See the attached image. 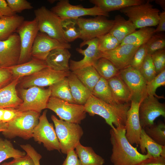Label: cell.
Listing matches in <instances>:
<instances>
[{
	"mask_svg": "<svg viewBox=\"0 0 165 165\" xmlns=\"http://www.w3.org/2000/svg\"><path fill=\"white\" fill-rule=\"evenodd\" d=\"M125 126L120 125L110 130L112 145L110 160L113 165H137L143 160L151 157L142 154L128 142L125 136Z\"/></svg>",
	"mask_w": 165,
	"mask_h": 165,
	"instance_id": "6da1fadb",
	"label": "cell"
},
{
	"mask_svg": "<svg viewBox=\"0 0 165 165\" xmlns=\"http://www.w3.org/2000/svg\"><path fill=\"white\" fill-rule=\"evenodd\" d=\"M130 103L110 104L91 95L84 105L90 115H98L105 120L111 128L125 126Z\"/></svg>",
	"mask_w": 165,
	"mask_h": 165,
	"instance_id": "7a4b0ae2",
	"label": "cell"
},
{
	"mask_svg": "<svg viewBox=\"0 0 165 165\" xmlns=\"http://www.w3.org/2000/svg\"><path fill=\"white\" fill-rule=\"evenodd\" d=\"M51 119L55 127V131L58 139L61 152L67 154L70 151L74 150L80 143L83 131L79 124L70 123L58 119L54 115Z\"/></svg>",
	"mask_w": 165,
	"mask_h": 165,
	"instance_id": "3957f363",
	"label": "cell"
},
{
	"mask_svg": "<svg viewBox=\"0 0 165 165\" xmlns=\"http://www.w3.org/2000/svg\"><path fill=\"white\" fill-rule=\"evenodd\" d=\"M40 113L33 111L22 112L7 123L5 130L2 132L6 138L12 139L18 137L25 140L32 138L33 131L39 121Z\"/></svg>",
	"mask_w": 165,
	"mask_h": 165,
	"instance_id": "277c9868",
	"label": "cell"
},
{
	"mask_svg": "<svg viewBox=\"0 0 165 165\" xmlns=\"http://www.w3.org/2000/svg\"><path fill=\"white\" fill-rule=\"evenodd\" d=\"M127 16L136 28L157 25L160 10L153 7L149 0L142 3L126 7L120 10Z\"/></svg>",
	"mask_w": 165,
	"mask_h": 165,
	"instance_id": "5b68a950",
	"label": "cell"
},
{
	"mask_svg": "<svg viewBox=\"0 0 165 165\" xmlns=\"http://www.w3.org/2000/svg\"><path fill=\"white\" fill-rule=\"evenodd\" d=\"M20 93L23 102L16 109L21 112L33 111L39 113L46 108L51 94L49 88L44 89L35 86L21 89Z\"/></svg>",
	"mask_w": 165,
	"mask_h": 165,
	"instance_id": "8992f818",
	"label": "cell"
},
{
	"mask_svg": "<svg viewBox=\"0 0 165 165\" xmlns=\"http://www.w3.org/2000/svg\"><path fill=\"white\" fill-rule=\"evenodd\" d=\"M34 12L40 32L61 42L67 43L64 36L60 18L45 6L37 8Z\"/></svg>",
	"mask_w": 165,
	"mask_h": 165,
	"instance_id": "52a82bcc",
	"label": "cell"
},
{
	"mask_svg": "<svg viewBox=\"0 0 165 165\" xmlns=\"http://www.w3.org/2000/svg\"><path fill=\"white\" fill-rule=\"evenodd\" d=\"M79 38L86 41L98 38L109 33L114 24V20L105 16H97L94 18L80 17L77 19Z\"/></svg>",
	"mask_w": 165,
	"mask_h": 165,
	"instance_id": "ba28073f",
	"label": "cell"
},
{
	"mask_svg": "<svg viewBox=\"0 0 165 165\" xmlns=\"http://www.w3.org/2000/svg\"><path fill=\"white\" fill-rule=\"evenodd\" d=\"M46 108L54 112L60 119L70 123L79 124L86 117L84 105L70 103L52 96Z\"/></svg>",
	"mask_w": 165,
	"mask_h": 165,
	"instance_id": "9c48e42d",
	"label": "cell"
},
{
	"mask_svg": "<svg viewBox=\"0 0 165 165\" xmlns=\"http://www.w3.org/2000/svg\"><path fill=\"white\" fill-rule=\"evenodd\" d=\"M45 110L39 118L38 124L34 129L32 138L39 144L42 143L49 151L57 150L60 152V143L53 124L48 121Z\"/></svg>",
	"mask_w": 165,
	"mask_h": 165,
	"instance_id": "30bf717a",
	"label": "cell"
},
{
	"mask_svg": "<svg viewBox=\"0 0 165 165\" xmlns=\"http://www.w3.org/2000/svg\"><path fill=\"white\" fill-rule=\"evenodd\" d=\"M61 19H72L77 20L85 16H103L108 17L106 13L95 6L90 8L84 7L81 5L71 4L68 0H61L50 10Z\"/></svg>",
	"mask_w": 165,
	"mask_h": 165,
	"instance_id": "8fae6325",
	"label": "cell"
},
{
	"mask_svg": "<svg viewBox=\"0 0 165 165\" xmlns=\"http://www.w3.org/2000/svg\"><path fill=\"white\" fill-rule=\"evenodd\" d=\"M119 75L130 92L131 101L140 103L148 95L147 82L139 70L129 66L119 70Z\"/></svg>",
	"mask_w": 165,
	"mask_h": 165,
	"instance_id": "7c38bea8",
	"label": "cell"
},
{
	"mask_svg": "<svg viewBox=\"0 0 165 165\" xmlns=\"http://www.w3.org/2000/svg\"><path fill=\"white\" fill-rule=\"evenodd\" d=\"M39 30L35 18L31 20H24L16 32L19 35L20 42L21 52L18 64L28 61L33 44Z\"/></svg>",
	"mask_w": 165,
	"mask_h": 165,
	"instance_id": "4fadbf2b",
	"label": "cell"
},
{
	"mask_svg": "<svg viewBox=\"0 0 165 165\" xmlns=\"http://www.w3.org/2000/svg\"><path fill=\"white\" fill-rule=\"evenodd\" d=\"M138 114L142 128L149 127L154 124L157 117H165V105L155 96L147 95L140 103Z\"/></svg>",
	"mask_w": 165,
	"mask_h": 165,
	"instance_id": "5bb4252c",
	"label": "cell"
},
{
	"mask_svg": "<svg viewBox=\"0 0 165 165\" xmlns=\"http://www.w3.org/2000/svg\"><path fill=\"white\" fill-rule=\"evenodd\" d=\"M71 72L56 71L47 67L27 76L20 85L24 89L34 86L41 87L50 86L68 77Z\"/></svg>",
	"mask_w": 165,
	"mask_h": 165,
	"instance_id": "9a60e30c",
	"label": "cell"
},
{
	"mask_svg": "<svg viewBox=\"0 0 165 165\" xmlns=\"http://www.w3.org/2000/svg\"><path fill=\"white\" fill-rule=\"evenodd\" d=\"M98 42L97 38L82 41L80 44V48H77L76 50L84 57L79 61L70 60L69 64L70 70L73 72L87 67L93 66L101 58V52L99 49Z\"/></svg>",
	"mask_w": 165,
	"mask_h": 165,
	"instance_id": "2e32d148",
	"label": "cell"
},
{
	"mask_svg": "<svg viewBox=\"0 0 165 165\" xmlns=\"http://www.w3.org/2000/svg\"><path fill=\"white\" fill-rule=\"evenodd\" d=\"M20 52V38L16 32L0 41V67L6 68L18 64Z\"/></svg>",
	"mask_w": 165,
	"mask_h": 165,
	"instance_id": "e0dca14e",
	"label": "cell"
},
{
	"mask_svg": "<svg viewBox=\"0 0 165 165\" xmlns=\"http://www.w3.org/2000/svg\"><path fill=\"white\" fill-rule=\"evenodd\" d=\"M58 48L68 49L71 48V45L69 43L61 42L46 34L39 32L34 42L31 53V57L45 61L50 52Z\"/></svg>",
	"mask_w": 165,
	"mask_h": 165,
	"instance_id": "ac0fdd59",
	"label": "cell"
},
{
	"mask_svg": "<svg viewBox=\"0 0 165 165\" xmlns=\"http://www.w3.org/2000/svg\"><path fill=\"white\" fill-rule=\"evenodd\" d=\"M138 48L130 45L120 44L114 50L101 52V56L109 60L120 70L130 66Z\"/></svg>",
	"mask_w": 165,
	"mask_h": 165,
	"instance_id": "d6986e66",
	"label": "cell"
},
{
	"mask_svg": "<svg viewBox=\"0 0 165 165\" xmlns=\"http://www.w3.org/2000/svg\"><path fill=\"white\" fill-rule=\"evenodd\" d=\"M139 104V102L131 101L127 115L125 125V136L128 142L132 145L134 144L139 145L142 129L138 114Z\"/></svg>",
	"mask_w": 165,
	"mask_h": 165,
	"instance_id": "ffe728a7",
	"label": "cell"
},
{
	"mask_svg": "<svg viewBox=\"0 0 165 165\" xmlns=\"http://www.w3.org/2000/svg\"><path fill=\"white\" fill-rule=\"evenodd\" d=\"M71 53L68 49L58 48L51 50L45 60L48 67L57 71H70L69 63Z\"/></svg>",
	"mask_w": 165,
	"mask_h": 165,
	"instance_id": "44dd1931",
	"label": "cell"
},
{
	"mask_svg": "<svg viewBox=\"0 0 165 165\" xmlns=\"http://www.w3.org/2000/svg\"><path fill=\"white\" fill-rule=\"evenodd\" d=\"M20 79H13L8 84L0 89V108L16 109L22 103L16 89Z\"/></svg>",
	"mask_w": 165,
	"mask_h": 165,
	"instance_id": "7402d4cb",
	"label": "cell"
},
{
	"mask_svg": "<svg viewBox=\"0 0 165 165\" xmlns=\"http://www.w3.org/2000/svg\"><path fill=\"white\" fill-rule=\"evenodd\" d=\"M47 67L45 61L33 58L26 62L6 68L12 73L13 79L30 76Z\"/></svg>",
	"mask_w": 165,
	"mask_h": 165,
	"instance_id": "603a6c76",
	"label": "cell"
},
{
	"mask_svg": "<svg viewBox=\"0 0 165 165\" xmlns=\"http://www.w3.org/2000/svg\"><path fill=\"white\" fill-rule=\"evenodd\" d=\"M107 81L113 97L117 103L125 104L131 103L130 92L119 74Z\"/></svg>",
	"mask_w": 165,
	"mask_h": 165,
	"instance_id": "cb8c5ba5",
	"label": "cell"
},
{
	"mask_svg": "<svg viewBox=\"0 0 165 165\" xmlns=\"http://www.w3.org/2000/svg\"><path fill=\"white\" fill-rule=\"evenodd\" d=\"M67 78L72 95L75 103L84 105L92 95V93L72 72Z\"/></svg>",
	"mask_w": 165,
	"mask_h": 165,
	"instance_id": "d4e9b609",
	"label": "cell"
},
{
	"mask_svg": "<svg viewBox=\"0 0 165 165\" xmlns=\"http://www.w3.org/2000/svg\"><path fill=\"white\" fill-rule=\"evenodd\" d=\"M113 25L109 33L114 36L121 43L128 35L136 30L134 25L120 15H116Z\"/></svg>",
	"mask_w": 165,
	"mask_h": 165,
	"instance_id": "484cf974",
	"label": "cell"
},
{
	"mask_svg": "<svg viewBox=\"0 0 165 165\" xmlns=\"http://www.w3.org/2000/svg\"><path fill=\"white\" fill-rule=\"evenodd\" d=\"M139 145L142 154L147 153L151 157L156 158L160 156L165 157V146L158 144L145 132L142 128L140 136Z\"/></svg>",
	"mask_w": 165,
	"mask_h": 165,
	"instance_id": "4316f807",
	"label": "cell"
},
{
	"mask_svg": "<svg viewBox=\"0 0 165 165\" xmlns=\"http://www.w3.org/2000/svg\"><path fill=\"white\" fill-rule=\"evenodd\" d=\"M90 2L108 13L145 2L144 0H90Z\"/></svg>",
	"mask_w": 165,
	"mask_h": 165,
	"instance_id": "83f0119b",
	"label": "cell"
},
{
	"mask_svg": "<svg viewBox=\"0 0 165 165\" xmlns=\"http://www.w3.org/2000/svg\"><path fill=\"white\" fill-rule=\"evenodd\" d=\"M75 149L82 165H103L105 163V160L91 147L84 146L80 143Z\"/></svg>",
	"mask_w": 165,
	"mask_h": 165,
	"instance_id": "f1b7e54d",
	"label": "cell"
},
{
	"mask_svg": "<svg viewBox=\"0 0 165 165\" xmlns=\"http://www.w3.org/2000/svg\"><path fill=\"white\" fill-rule=\"evenodd\" d=\"M24 21V17L16 14L11 16H2L0 18V41L7 39L16 31Z\"/></svg>",
	"mask_w": 165,
	"mask_h": 165,
	"instance_id": "f546056e",
	"label": "cell"
},
{
	"mask_svg": "<svg viewBox=\"0 0 165 165\" xmlns=\"http://www.w3.org/2000/svg\"><path fill=\"white\" fill-rule=\"evenodd\" d=\"M155 33V29L153 28L146 27L140 28L127 36L120 44L130 45L139 47L145 44Z\"/></svg>",
	"mask_w": 165,
	"mask_h": 165,
	"instance_id": "4dcf8cb0",
	"label": "cell"
},
{
	"mask_svg": "<svg viewBox=\"0 0 165 165\" xmlns=\"http://www.w3.org/2000/svg\"><path fill=\"white\" fill-rule=\"evenodd\" d=\"M92 93L101 76L94 67L90 66L72 72Z\"/></svg>",
	"mask_w": 165,
	"mask_h": 165,
	"instance_id": "1f68e13d",
	"label": "cell"
},
{
	"mask_svg": "<svg viewBox=\"0 0 165 165\" xmlns=\"http://www.w3.org/2000/svg\"><path fill=\"white\" fill-rule=\"evenodd\" d=\"M51 96L72 104H76L71 93L67 77L49 86Z\"/></svg>",
	"mask_w": 165,
	"mask_h": 165,
	"instance_id": "d6a6232c",
	"label": "cell"
},
{
	"mask_svg": "<svg viewBox=\"0 0 165 165\" xmlns=\"http://www.w3.org/2000/svg\"><path fill=\"white\" fill-rule=\"evenodd\" d=\"M92 95L110 104H119L114 99L107 80L101 77L94 86Z\"/></svg>",
	"mask_w": 165,
	"mask_h": 165,
	"instance_id": "836d02e7",
	"label": "cell"
},
{
	"mask_svg": "<svg viewBox=\"0 0 165 165\" xmlns=\"http://www.w3.org/2000/svg\"><path fill=\"white\" fill-rule=\"evenodd\" d=\"M101 77L107 80L118 75L119 70L106 58L101 57L93 66Z\"/></svg>",
	"mask_w": 165,
	"mask_h": 165,
	"instance_id": "e575fe53",
	"label": "cell"
},
{
	"mask_svg": "<svg viewBox=\"0 0 165 165\" xmlns=\"http://www.w3.org/2000/svg\"><path fill=\"white\" fill-rule=\"evenodd\" d=\"M25 152L15 148L10 141L0 137V163L9 158H16L25 156Z\"/></svg>",
	"mask_w": 165,
	"mask_h": 165,
	"instance_id": "d590c367",
	"label": "cell"
},
{
	"mask_svg": "<svg viewBox=\"0 0 165 165\" xmlns=\"http://www.w3.org/2000/svg\"><path fill=\"white\" fill-rule=\"evenodd\" d=\"M77 20L61 19V25L64 39L67 42H72L80 36L78 27H76Z\"/></svg>",
	"mask_w": 165,
	"mask_h": 165,
	"instance_id": "8d00e7d4",
	"label": "cell"
},
{
	"mask_svg": "<svg viewBox=\"0 0 165 165\" xmlns=\"http://www.w3.org/2000/svg\"><path fill=\"white\" fill-rule=\"evenodd\" d=\"M146 133L159 144L165 146V124L159 121L157 124L144 128Z\"/></svg>",
	"mask_w": 165,
	"mask_h": 165,
	"instance_id": "74e56055",
	"label": "cell"
},
{
	"mask_svg": "<svg viewBox=\"0 0 165 165\" xmlns=\"http://www.w3.org/2000/svg\"><path fill=\"white\" fill-rule=\"evenodd\" d=\"M145 45L147 54L150 55L159 50L165 49L164 34L160 33L154 34Z\"/></svg>",
	"mask_w": 165,
	"mask_h": 165,
	"instance_id": "f35d334b",
	"label": "cell"
},
{
	"mask_svg": "<svg viewBox=\"0 0 165 165\" xmlns=\"http://www.w3.org/2000/svg\"><path fill=\"white\" fill-rule=\"evenodd\" d=\"M97 38L98 48L101 52L114 50L120 44L118 40L109 33Z\"/></svg>",
	"mask_w": 165,
	"mask_h": 165,
	"instance_id": "ab89813d",
	"label": "cell"
},
{
	"mask_svg": "<svg viewBox=\"0 0 165 165\" xmlns=\"http://www.w3.org/2000/svg\"><path fill=\"white\" fill-rule=\"evenodd\" d=\"M139 71L147 82L151 81L156 75L151 55L147 54Z\"/></svg>",
	"mask_w": 165,
	"mask_h": 165,
	"instance_id": "60d3db41",
	"label": "cell"
},
{
	"mask_svg": "<svg viewBox=\"0 0 165 165\" xmlns=\"http://www.w3.org/2000/svg\"><path fill=\"white\" fill-rule=\"evenodd\" d=\"M165 85V69L157 75L151 81L147 83L148 95L156 96V92L157 88Z\"/></svg>",
	"mask_w": 165,
	"mask_h": 165,
	"instance_id": "b9f144b4",
	"label": "cell"
},
{
	"mask_svg": "<svg viewBox=\"0 0 165 165\" xmlns=\"http://www.w3.org/2000/svg\"><path fill=\"white\" fill-rule=\"evenodd\" d=\"M147 54L145 44L140 46L135 53L130 66L139 71Z\"/></svg>",
	"mask_w": 165,
	"mask_h": 165,
	"instance_id": "7bdbcfd3",
	"label": "cell"
},
{
	"mask_svg": "<svg viewBox=\"0 0 165 165\" xmlns=\"http://www.w3.org/2000/svg\"><path fill=\"white\" fill-rule=\"evenodd\" d=\"M151 56L157 75L165 69V49L157 51Z\"/></svg>",
	"mask_w": 165,
	"mask_h": 165,
	"instance_id": "ee69618b",
	"label": "cell"
},
{
	"mask_svg": "<svg viewBox=\"0 0 165 165\" xmlns=\"http://www.w3.org/2000/svg\"><path fill=\"white\" fill-rule=\"evenodd\" d=\"M6 1L12 10L16 13L33 8L31 4L26 0H6Z\"/></svg>",
	"mask_w": 165,
	"mask_h": 165,
	"instance_id": "f6af8a7d",
	"label": "cell"
},
{
	"mask_svg": "<svg viewBox=\"0 0 165 165\" xmlns=\"http://www.w3.org/2000/svg\"><path fill=\"white\" fill-rule=\"evenodd\" d=\"M22 113L16 109L0 108V121L8 123Z\"/></svg>",
	"mask_w": 165,
	"mask_h": 165,
	"instance_id": "bcb514c9",
	"label": "cell"
},
{
	"mask_svg": "<svg viewBox=\"0 0 165 165\" xmlns=\"http://www.w3.org/2000/svg\"><path fill=\"white\" fill-rule=\"evenodd\" d=\"M20 146L26 154L31 158L35 165H40V160L42 158V156L31 145L29 144L22 145H21Z\"/></svg>",
	"mask_w": 165,
	"mask_h": 165,
	"instance_id": "7dc6e473",
	"label": "cell"
},
{
	"mask_svg": "<svg viewBox=\"0 0 165 165\" xmlns=\"http://www.w3.org/2000/svg\"><path fill=\"white\" fill-rule=\"evenodd\" d=\"M13 79L12 73L7 68L0 67V89L8 84Z\"/></svg>",
	"mask_w": 165,
	"mask_h": 165,
	"instance_id": "c3c4849f",
	"label": "cell"
},
{
	"mask_svg": "<svg viewBox=\"0 0 165 165\" xmlns=\"http://www.w3.org/2000/svg\"><path fill=\"white\" fill-rule=\"evenodd\" d=\"M6 163L7 165H35L32 159L27 154L25 156L14 158Z\"/></svg>",
	"mask_w": 165,
	"mask_h": 165,
	"instance_id": "681fc988",
	"label": "cell"
},
{
	"mask_svg": "<svg viewBox=\"0 0 165 165\" xmlns=\"http://www.w3.org/2000/svg\"><path fill=\"white\" fill-rule=\"evenodd\" d=\"M61 165H82L74 150L69 151Z\"/></svg>",
	"mask_w": 165,
	"mask_h": 165,
	"instance_id": "f907efd6",
	"label": "cell"
},
{
	"mask_svg": "<svg viewBox=\"0 0 165 165\" xmlns=\"http://www.w3.org/2000/svg\"><path fill=\"white\" fill-rule=\"evenodd\" d=\"M137 165H165V157H151L143 160Z\"/></svg>",
	"mask_w": 165,
	"mask_h": 165,
	"instance_id": "816d5d0a",
	"label": "cell"
},
{
	"mask_svg": "<svg viewBox=\"0 0 165 165\" xmlns=\"http://www.w3.org/2000/svg\"><path fill=\"white\" fill-rule=\"evenodd\" d=\"M0 13L2 16H11L16 14L5 0H0Z\"/></svg>",
	"mask_w": 165,
	"mask_h": 165,
	"instance_id": "f5cc1de1",
	"label": "cell"
},
{
	"mask_svg": "<svg viewBox=\"0 0 165 165\" xmlns=\"http://www.w3.org/2000/svg\"><path fill=\"white\" fill-rule=\"evenodd\" d=\"M157 27L155 29V33L165 31V11L160 13Z\"/></svg>",
	"mask_w": 165,
	"mask_h": 165,
	"instance_id": "db71d44e",
	"label": "cell"
},
{
	"mask_svg": "<svg viewBox=\"0 0 165 165\" xmlns=\"http://www.w3.org/2000/svg\"><path fill=\"white\" fill-rule=\"evenodd\" d=\"M155 2L159 5L165 11V0H156Z\"/></svg>",
	"mask_w": 165,
	"mask_h": 165,
	"instance_id": "11a10c76",
	"label": "cell"
},
{
	"mask_svg": "<svg viewBox=\"0 0 165 165\" xmlns=\"http://www.w3.org/2000/svg\"><path fill=\"white\" fill-rule=\"evenodd\" d=\"M8 125L7 123L0 121V132H3L6 130Z\"/></svg>",
	"mask_w": 165,
	"mask_h": 165,
	"instance_id": "9f6ffc18",
	"label": "cell"
},
{
	"mask_svg": "<svg viewBox=\"0 0 165 165\" xmlns=\"http://www.w3.org/2000/svg\"><path fill=\"white\" fill-rule=\"evenodd\" d=\"M0 165H7V164L6 163V162H5L1 164H0Z\"/></svg>",
	"mask_w": 165,
	"mask_h": 165,
	"instance_id": "6f0895ef",
	"label": "cell"
},
{
	"mask_svg": "<svg viewBox=\"0 0 165 165\" xmlns=\"http://www.w3.org/2000/svg\"><path fill=\"white\" fill-rule=\"evenodd\" d=\"M2 16L1 14V13H0V18L2 17Z\"/></svg>",
	"mask_w": 165,
	"mask_h": 165,
	"instance_id": "680465c9",
	"label": "cell"
}]
</instances>
